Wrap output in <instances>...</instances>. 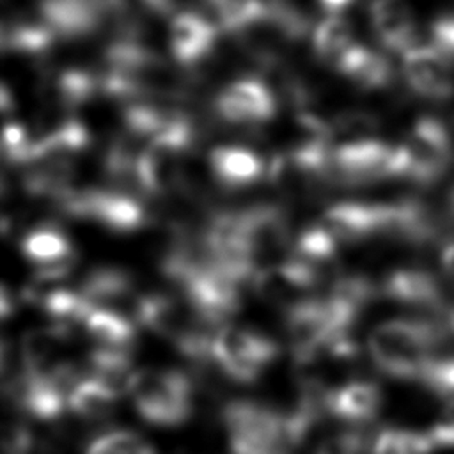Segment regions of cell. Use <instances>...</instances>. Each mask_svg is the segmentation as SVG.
Here are the masks:
<instances>
[{
	"instance_id": "14",
	"label": "cell",
	"mask_w": 454,
	"mask_h": 454,
	"mask_svg": "<svg viewBox=\"0 0 454 454\" xmlns=\"http://www.w3.org/2000/svg\"><path fill=\"white\" fill-rule=\"evenodd\" d=\"M381 204L346 200L326 209L321 225L335 243H356L374 234H381Z\"/></svg>"
},
{
	"instance_id": "28",
	"label": "cell",
	"mask_w": 454,
	"mask_h": 454,
	"mask_svg": "<svg viewBox=\"0 0 454 454\" xmlns=\"http://www.w3.org/2000/svg\"><path fill=\"white\" fill-rule=\"evenodd\" d=\"M371 436L364 427L348 426L323 438L314 454H369Z\"/></svg>"
},
{
	"instance_id": "16",
	"label": "cell",
	"mask_w": 454,
	"mask_h": 454,
	"mask_svg": "<svg viewBox=\"0 0 454 454\" xmlns=\"http://www.w3.org/2000/svg\"><path fill=\"white\" fill-rule=\"evenodd\" d=\"M209 168L216 183L225 188H243L268 174V167L250 149L241 145H220L209 154Z\"/></svg>"
},
{
	"instance_id": "30",
	"label": "cell",
	"mask_w": 454,
	"mask_h": 454,
	"mask_svg": "<svg viewBox=\"0 0 454 454\" xmlns=\"http://www.w3.org/2000/svg\"><path fill=\"white\" fill-rule=\"evenodd\" d=\"M431 44L454 62V14L434 20L431 25Z\"/></svg>"
},
{
	"instance_id": "15",
	"label": "cell",
	"mask_w": 454,
	"mask_h": 454,
	"mask_svg": "<svg viewBox=\"0 0 454 454\" xmlns=\"http://www.w3.org/2000/svg\"><path fill=\"white\" fill-rule=\"evenodd\" d=\"M371 25L381 46L406 53L415 43V14L408 0H372L369 5Z\"/></svg>"
},
{
	"instance_id": "18",
	"label": "cell",
	"mask_w": 454,
	"mask_h": 454,
	"mask_svg": "<svg viewBox=\"0 0 454 454\" xmlns=\"http://www.w3.org/2000/svg\"><path fill=\"white\" fill-rule=\"evenodd\" d=\"M133 287L135 280L129 271L115 266H101L85 275L78 291L90 305L117 310L115 305L133 296Z\"/></svg>"
},
{
	"instance_id": "20",
	"label": "cell",
	"mask_w": 454,
	"mask_h": 454,
	"mask_svg": "<svg viewBox=\"0 0 454 454\" xmlns=\"http://www.w3.org/2000/svg\"><path fill=\"white\" fill-rule=\"evenodd\" d=\"M335 69L365 90L383 89L392 80L390 62L381 53L358 43L340 59Z\"/></svg>"
},
{
	"instance_id": "12",
	"label": "cell",
	"mask_w": 454,
	"mask_h": 454,
	"mask_svg": "<svg viewBox=\"0 0 454 454\" xmlns=\"http://www.w3.org/2000/svg\"><path fill=\"white\" fill-rule=\"evenodd\" d=\"M216 25L206 16L184 11L174 14L168 28V48L172 57L184 67L200 64L213 53Z\"/></svg>"
},
{
	"instance_id": "2",
	"label": "cell",
	"mask_w": 454,
	"mask_h": 454,
	"mask_svg": "<svg viewBox=\"0 0 454 454\" xmlns=\"http://www.w3.org/2000/svg\"><path fill=\"white\" fill-rule=\"evenodd\" d=\"M135 411L151 426L177 427L193 413V381L179 369L145 367L128 385Z\"/></svg>"
},
{
	"instance_id": "29",
	"label": "cell",
	"mask_w": 454,
	"mask_h": 454,
	"mask_svg": "<svg viewBox=\"0 0 454 454\" xmlns=\"http://www.w3.org/2000/svg\"><path fill=\"white\" fill-rule=\"evenodd\" d=\"M434 447H454V399H449L427 429Z\"/></svg>"
},
{
	"instance_id": "8",
	"label": "cell",
	"mask_w": 454,
	"mask_h": 454,
	"mask_svg": "<svg viewBox=\"0 0 454 454\" xmlns=\"http://www.w3.org/2000/svg\"><path fill=\"white\" fill-rule=\"evenodd\" d=\"M213 108L227 124L252 128L268 122L277 112V103L266 83L247 76L225 85L216 96Z\"/></svg>"
},
{
	"instance_id": "10",
	"label": "cell",
	"mask_w": 454,
	"mask_h": 454,
	"mask_svg": "<svg viewBox=\"0 0 454 454\" xmlns=\"http://www.w3.org/2000/svg\"><path fill=\"white\" fill-rule=\"evenodd\" d=\"M381 404L383 392L369 380L353 378L335 387H326V415L335 417L348 426L365 427V424L378 415Z\"/></svg>"
},
{
	"instance_id": "13",
	"label": "cell",
	"mask_w": 454,
	"mask_h": 454,
	"mask_svg": "<svg viewBox=\"0 0 454 454\" xmlns=\"http://www.w3.org/2000/svg\"><path fill=\"white\" fill-rule=\"evenodd\" d=\"M385 298L410 307L447 312L438 278L422 268H397L390 271L378 289Z\"/></svg>"
},
{
	"instance_id": "7",
	"label": "cell",
	"mask_w": 454,
	"mask_h": 454,
	"mask_svg": "<svg viewBox=\"0 0 454 454\" xmlns=\"http://www.w3.org/2000/svg\"><path fill=\"white\" fill-rule=\"evenodd\" d=\"M403 76L420 98L447 101L454 96V62L431 43L415 44L403 55Z\"/></svg>"
},
{
	"instance_id": "27",
	"label": "cell",
	"mask_w": 454,
	"mask_h": 454,
	"mask_svg": "<svg viewBox=\"0 0 454 454\" xmlns=\"http://www.w3.org/2000/svg\"><path fill=\"white\" fill-rule=\"evenodd\" d=\"M419 381L431 392L447 397V401L454 399V353H433L427 358Z\"/></svg>"
},
{
	"instance_id": "19",
	"label": "cell",
	"mask_w": 454,
	"mask_h": 454,
	"mask_svg": "<svg viewBox=\"0 0 454 454\" xmlns=\"http://www.w3.org/2000/svg\"><path fill=\"white\" fill-rule=\"evenodd\" d=\"M119 395L121 394L115 388L89 374L85 369V374L80 378L69 395L67 411L82 420H103L114 413Z\"/></svg>"
},
{
	"instance_id": "17",
	"label": "cell",
	"mask_w": 454,
	"mask_h": 454,
	"mask_svg": "<svg viewBox=\"0 0 454 454\" xmlns=\"http://www.w3.org/2000/svg\"><path fill=\"white\" fill-rule=\"evenodd\" d=\"M82 330L92 340L94 348L115 351H131L137 335L135 323L128 314L103 307H94L89 312Z\"/></svg>"
},
{
	"instance_id": "26",
	"label": "cell",
	"mask_w": 454,
	"mask_h": 454,
	"mask_svg": "<svg viewBox=\"0 0 454 454\" xmlns=\"http://www.w3.org/2000/svg\"><path fill=\"white\" fill-rule=\"evenodd\" d=\"M85 454H156L154 449L137 433L110 429L89 442Z\"/></svg>"
},
{
	"instance_id": "34",
	"label": "cell",
	"mask_w": 454,
	"mask_h": 454,
	"mask_svg": "<svg viewBox=\"0 0 454 454\" xmlns=\"http://www.w3.org/2000/svg\"><path fill=\"white\" fill-rule=\"evenodd\" d=\"M447 321H449L450 328L454 330V310H447Z\"/></svg>"
},
{
	"instance_id": "1",
	"label": "cell",
	"mask_w": 454,
	"mask_h": 454,
	"mask_svg": "<svg viewBox=\"0 0 454 454\" xmlns=\"http://www.w3.org/2000/svg\"><path fill=\"white\" fill-rule=\"evenodd\" d=\"M449 330L445 323L433 319H387L367 337L369 356L390 378L419 380Z\"/></svg>"
},
{
	"instance_id": "6",
	"label": "cell",
	"mask_w": 454,
	"mask_h": 454,
	"mask_svg": "<svg viewBox=\"0 0 454 454\" xmlns=\"http://www.w3.org/2000/svg\"><path fill=\"white\" fill-rule=\"evenodd\" d=\"M401 147L406 158L404 177L420 184L438 181L454 161L452 133L436 117H420Z\"/></svg>"
},
{
	"instance_id": "23",
	"label": "cell",
	"mask_w": 454,
	"mask_h": 454,
	"mask_svg": "<svg viewBox=\"0 0 454 454\" xmlns=\"http://www.w3.org/2000/svg\"><path fill=\"white\" fill-rule=\"evenodd\" d=\"M53 39L55 35L43 21H16L12 25L4 27V46L18 53L39 55L50 48Z\"/></svg>"
},
{
	"instance_id": "9",
	"label": "cell",
	"mask_w": 454,
	"mask_h": 454,
	"mask_svg": "<svg viewBox=\"0 0 454 454\" xmlns=\"http://www.w3.org/2000/svg\"><path fill=\"white\" fill-rule=\"evenodd\" d=\"M41 21L55 37H83L112 16L108 0H39Z\"/></svg>"
},
{
	"instance_id": "5",
	"label": "cell",
	"mask_w": 454,
	"mask_h": 454,
	"mask_svg": "<svg viewBox=\"0 0 454 454\" xmlns=\"http://www.w3.org/2000/svg\"><path fill=\"white\" fill-rule=\"evenodd\" d=\"M406 176V158L399 145L374 138L348 140L333 149L330 181L339 184H369L374 181Z\"/></svg>"
},
{
	"instance_id": "31",
	"label": "cell",
	"mask_w": 454,
	"mask_h": 454,
	"mask_svg": "<svg viewBox=\"0 0 454 454\" xmlns=\"http://www.w3.org/2000/svg\"><path fill=\"white\" fill-rule=\"evenodd\" d=\"M440 261H442L443 273L449 277L450 282H454V239L443 247Z\"/></svg>"
},
{
	"instance_id": "25",
	"label": "cell",
	"mask_w": 454,
	"mask_h": 454,
	"mask_svg": "<svg viewBox=\"0 0 454 454\" xmlns=\"http://www.w3.org/2000/svg\"><path fill=\"white\" fill-rule=\"evenodd\" d=\"M99 90V74L83 69H69L57 76L55 92L57 99L66 106H78L90 99Z\"/></svg>"
},
{
	"instance_id": "24",
	"label": "cell",
	"mask_w": 454,
	"mask_h": 454,
	"mask_svg": "<svg viewBox=\"0 0 454 454\" xmlns=\"http://www.w3.org/2000/svg\"><path fill=\"white\" fill-rule=\"evenodd\" d=\"M335 239L330 236V232L319 223V225H310L305 227L300 236L296 238L293 245V254L294 257L321 268L326 261L332 259L335 254Z\"/></svg>"
},
{
	"instance_id": "33",
	"label": "cell",
	"mask_w": 454,
	"mask_h": 454,
	"mask_svg": "<svg viewBox=\"0 0 454 454\" xmlns=\"http://www.w3.org/2000/svg\"><path fill=\"white\" fill-rule=\"evenodd\" d=\"M447 227L454 234V190L450 192L447 200Z\"/></svg>"
},
{
	"instance_id": "32",
	"label": "cell",
	"mask_w": 454,
	"mask_h": 454,
	"mask_svg": "<svg viewBox=\"0 0 454 454\" xmlns=\"http://www.w3.org/2000/svg\"><path fill=\"white\" fill-rule=\"evenodd\" d=\"M321 9L326 16H340V12L353 2V0H317Z\"/></svg>"
},
{
	"instance_id": "11",
	"label": "cell",
	"mask_w": 454,
	"mask_h": 454,
	"mask_svg": "<svg viewBox=\"0 0 454 454\" xmlns=\"http://www.w3.org/2000/svg\"><path fill=\"white\" fill-rule=\"evenodd\" d=\"M23 255L37 266V282H57L73 270V247L57 227H37L21 241Z\"/></svg>"
},
{
	"instance_id": "22",
	"label": "cell",
	"mask_w": 454,
	"mask_h": 454,
	"mask_svg": "<svg viewBox=\"0 0 454 454\" xmlns=\"http://www.w3.org/2000/svg\"><path fill=\"white\" fill-rule=\"evenodd\" d=\"M434 449L427 431L387 426L371 436L369 454H431Z\"/></svg>"
},
{
	"instance_id": "4",
	"label": "cell",
	"mask_w": 454,
	"mask_h": 454,
	"mask_svg": "<svg viewBox=\"0 0 454 454\" xmlns=\"http://www.w3.org/2000/svg\"><path fill=\"white\" fill-rule=\"evenodd\" d=\"M280 348L268 333L239 325H223L213 340V365L231 381L254 383L277 360Z\"/></svg>"
},
{
	"instance_id": "21",
	"label": "cell",
	"mask_w": 454,
	"mask_h": 454,
	"mask_svg": "<svg viewBox=\"0 0 454 454\" xmlns=\"http://www.w3.org/2000/svg\"><path fill=\"white\" fill-rule=\"evenodd\" d=\"M355 44L351 25L340 16H326L312 30L314 53L333 67Z\"/></svg>"
},
{
	"instance_id": "3",
	"label": "cell",
	"mask_w": 454,
	"mask_h": 454,
	"mask_svg": "<svg viewBox=\"0 0 454 454\" xmlns=\"http://www.w3.org/2000/svg\"><path fill=\"white\" fill-rule=\"evenodd\" d=\"M232 454H287L293 447L282 410L255 399H231L220 413Z\"/></svg>"
}]
</instances>
